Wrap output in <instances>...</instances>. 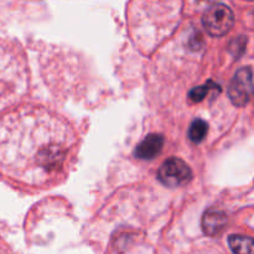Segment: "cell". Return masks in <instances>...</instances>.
I'll list each match as a JSON object with an SVG mask.
<instances>
[{"instance_id": "1", "label": "cell", "mask_w": 254, "mask_h": 254, "mask_svg": "<svg viewBox=\"0 0 254 254\" xmlns=\"http://www.w3.org/2000/svg\"><path fill=\"white\" fill-rule=\"evenodd\" d=\"M76 154L72 127L47 109L24 107L0 122V168L21 185H56L67 176Z\"/></svg>"}, {"instance_id": "2", "label": "cell", "mask_w": 254, "mask_h": 254, "mask_svg": "<svg viewBox=\"0 0 254 254\" xmlns=\"http://www.w3.org/2000/svg\"><path fill=\"white\" fill-rule=\"evenodd\" d=\"M202 25L211 36H225L235 25V14L226 4H213L203 12Z\"/></svg>"}, {"instance_id": "3", "label": "cell", "mask_w": 254, "mask_h": 254, "mask_svg": "<svg viewBox=\"0 0 254 254\" xmlns=\"http://www.w3.org/2000/svg\"><path fill=\"white\" fill-rule=\"evenodd\" d=\"M158 179L168 188H180L190 183L192 179V171L184 160L170 158L161 164L158 171Z\"/></svg>"}, {"instance_id": "4", "label": "cell", "mask_w": 254, "mask_h": 254, "mask_svg": "<svg viewBox=\"0 0 254 254\" xmlns=\"http://www.w3.org/2000/svg\"><path fill=\"white\" fill-rule=\"evenodd\" d=\"M228 97L236 107H245L254 97L253 72L250 67L238 69L228 87Z\"/></svg>"}, {"instance_id": "5", "label": "cell", "mask_w": 254, "mask_h": 254, "mask_svg": "<svg viewBox=\"0 0 254 254\" xmlns=\"http://www.w3.org/2000/svg\"><path fill=\"white\" fill-rule=\"evenodd\" d=\"M164 146V136L160 134H149L135 148L134 155L140 160H153L161 153Z\"/></svg>"}, {"instance_id": "6", "label": "cell", "mask_w": 254, "mask_h": 254, "mask_svg": "<svg viewBox=\"0 0 254 254\" xmlns=\"http://www.w3.org/2000/svg\"><path fill=\"white\" fill-rule=\"evenodd\" d=\"M227 223V217L223 212L217 210H208L203 213L202 228L205 235L213 237L222 232L223 227Z\"/></svg>"}, {"instance_id": "7", "label": "cell", "mask_w": 254, "mask_h": 254, "mask_svg": "<svg viewBox=\"0 0 254 254\" xmlns=\"http://www.w3.org/2000/svg\"><path fill=\"white\" fill-rule=\"evenodd\" d=\"M228 246L235 254H254V237L232 235L228 237Z\"/></svg>"}, {"instance_id": "8", "label": "cell", "mask_w": 254, "mask_h": 254, "mask_svg": "<svg viewBox=\"0 0 254 254\" xmlns=\"http://www.w3.org/2000/svg\"><path fill=\"white\" fill-rule=\"evenodd\" d=\"M208 131V124L202 119H195L191 123L190 129H189V138L192 143L200 144L206 138Z\"/></svg>"}, {"instance_id": "9", "label": "cell", "mask_w": 254, "mask_h": 254, "mask_svg": "<svg viewBox=\"0 0 254 254\" xmlns=\"http://www.w3.org/2000/svg\"><path fill=\"white\" fill-rule=\"evenodd\" d=\"M211 89H217L218 92H221V87L218 86V84H216L215 82L212 81H208L207 83L203 84V86L193 88L192 91L189 93V98H190V101L193 102V103H200V102H202L203 99H205V97L210 93Z\"/></svg>"}]
</instances>
